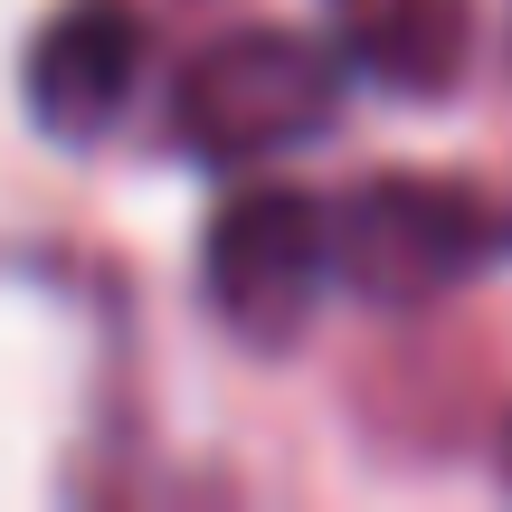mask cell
Wrapping results in <instances>:
<instances>
[{
  "label": "cell",
  "mask_w": 512,
  "mask_h": 512,
  "mask_svg": "<svg viewBox=\"0 0 512 512\" xmlns=\"http://www.w3.org/2000/svg\"><path fill=\"white\" fill-rule=\"evenodd\" d=\"M332 285H342V247H332V209L313 200V190L256 181L200 238V294L247 351L304 342Z\"/></svg>",
  "instance_id": "7a4b0ae2"
},
{
  "label": "cell",
  "mask_w": 512,
  "mask_h": 512,
  "mask_svg": "<svg viewBox=\"0 0 512 512\" xmlns=\"http://www.w3.org/2000/svg\"><path fill=\"white\" fill-rule=\"evenodd\" d=\"M332 247H342V285L361 304L418 313L494 256V209L437 171H380L332 209Z\"/></svg>",
  "instance_id": "3957f363"
},
{
  "label": "cell",
  "mask_w": 512,
  "mask_h": 512,
  "mask_svg": "<svg viewBox=\"0 0 512 512\" xmlns=\"http://www.w3.org/2000/svg\"><path fill=\"white\" fill-rule=\"evenodd\" d=\"M332 48L380 95H446L475 48V0H332Z\"/></svg>",
  "instance_id": "5b68a950"
},
{
  "label": "cell",
  "mask_w": 512,
  "mask_h": 512,
  "mask_svg": "<svg viewBox=\"0 0 512 512\" xmlns=\"http://www.w3.org/2000/svg\"><path fill=\"white\" fill-rule=\"evenodd\" d=\"M342 114V48H313L294 29H228L171 76V143L209 171H256L275 152H304Z\"/></svg>",
  "instance_id": "6da1fadb"
},
{
  "label": "cell",
  "mask_w": 512,
  "mask_h": 512,
  "mask_svg": "<svg viewBox=\"0 0 512 512\" xmlns=\"http://www.w3.org/2000/svg\"><path fill=\"white\" fill-rule=\"evenodd\" d=\"M133 86H143V19L124 0H76L48 29L29 38V67H19V95H29V124L48 143H105L124 124Z\"/></svg>",
  "instance_id": "277c9868"
},
{
  "label": "cell",
  "mask_w": 512,
  "mask_h": 512,
  "mask_svg": "<svg viewBox=\"0 0 512 512\" xmlns=\"http://www.w3.org/2000/svg\"><path fill=\"white\" fill-rule=\"evenodd\" d=\"M503 475H512V427H503Z\"/></svg>",
  "instance_id": "8992f818"
}]
</instances>
